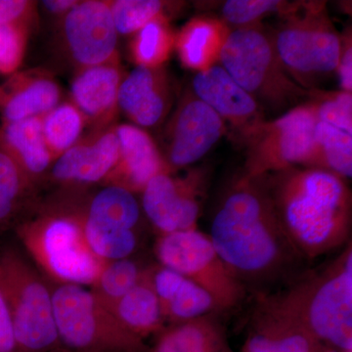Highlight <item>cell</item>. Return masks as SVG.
Segmentation results:
<instances>
[{"mask_svg":"<svg viewBox=\"0 0 352 352\" xmlns=\"http://www.w3.org/2000/svg\"><path fill=\"white\" fill-rule=\"evenodd\" d=\"M310 100L314 102L319 122L352 132L351 94L342 90L321 95L311 92Z\"/></svg>","mask_w":352,"mask_h":352,"instance_id":"cell-35","label":"cell"},{"mask_svg":"<svg viewBox=\"0 0 352 352\" xmlns=\"http://www.w3.org/2000/svg\"><path fill=\"white\" fill-rule=\"evenodd\" d=\"M151 265L141 281L120 298L112 311L126 330L144 340L150 336H156L166 326L150 277Z\"/></svg>","mask_w":352,"mask_h":352,"instance_id":"cell-26","label":"cell"},{"mask_svg":"<svg viewBox=\"0 0 352 352\" xmlns=\"http://www.w3.org/2000/svg\"><path fill=\"white\" fill-rule=\"evenodd\" d=\"M115 129L120 141V157L104 185L141 193L155 176L173 171L144 129L131 124H118Z\"/></svg>","mask_w":352,"mask_h":352,"instance_id":"cell-19","label":"cell"},{"mask_svg":"<svg viewBox=\"0 0 352 352\" xmlns=\"http://www.w3.org/2000/svg\"><path fill=\"white\" fill-rule=\"evenodd\" d=\"M285 68L305 89L337 71L342 41L321 2H294L272 32Z\"/></svg>","mask_w":352,"mask_h":352,"instance_id":"cell-7","label":"cell"},{"mask_svg":"<svg viewBox=\"0 0 352 352\" xmlns=\"http://www.w3.org/2000/svg\"><path fill=\"white\" fill-rule=\"evenodd\" d=\"M322 352H332V349H330V347H328V349H326L325 351H323Z\"/></svg>","mask_w":352,"mask_h":352,"instance_id":"cell-40","label":"cell"},{"mask_svg":"<svg viewBox=\"0 0 352 352\" xmlns=\"http://www.w3.org/2000/svg\"><path fill=\"white\" fill-rule=\"evenodd\" d=\"M80 214L85 240L100 258H126L140 243L141 206L122 187L104 185Z\"/></svg>","mask_w":352,"mask_h":352,"instance_id":"cell-11","label":"cell"},{"mask_svg":"<svg viewBox=\"0 0 352 352\" xmlns=\"http://www.w3.org/2000/svg\"><path fill=\"white\" fill-rule=\"evenodd\" d=\"M46 145L54 161L80 142L87 120L71 101L61 102L41 118Z\"/></svg>","mask_w":352,"mask_h":352,"instance_id":"cell-30","label":"cell"},{"mask_svg":"<svg viewBox=\"0 0 352 352\" xmlns=\"http://www.w3.org/2000/svg\"><path fill=\"white\" fill-rule=\"evenodd\" d=\"M344 352H352V351H344Z\"/></svg>","mask_w":352,"mask_h":352,"instance_id":"cell-41","label":"cell"},{"mask_svg":"<svg viewBox=\"0 0 352 352\" xmlns=\"http://www.w3.org/2000/svg\"><path fill=\"white\" fill-rule=\"evenodd\" d=\"M219 62L263 110H291L311 94L289 75L278 56L272 34L261 23L231 30Z\"/></svg>","mask_w":352,"mask_h":352,"instance_id":"cell-5","label":"cell"},{"mask_svg":"<svg viewBox=\"0 0 352 352\" xmlns=\"http://www.w3.org/2000/svg\"><path fill=\"white\" fill-rule=\"evenodd\" d=\"M32 186L15 160L0 145V229L10 223Z\"/></svg>","mask_w":352,"mask_h":352,"instance_id":"cell-31","label":"cell"},{"mask_svg":"<svg viewBox=\"0 0 352 352\" xmlns=\"http://www.w3.org/2000/svg\"><path fill=\"white\" fill-rule=\"evenodd\" d=\"M254 300L296 322L330 349L352 351L351 241L328 263Z\"/></svg>","mask_w":352,"mask_h":352,"instance_id":"cell-3","label":"cell"},{"mask_svg":"<svg viewBox=\"0 0 352 352\" xmlns=\"http://www.w3.org/2000/svg\"><path fill=\"white\" fill-rule=\"evenodd\" d=\"M0 145L15 160L32 185L55 162L44 139L41 118L3 124Z\"/></svg>","mask_w":352,"mask_h":352,"instance_id":"cell-24","label":"cell"},{"mask_svg":"<svg viewBox=\"0 0 352 352\" xmlns=\"http://www.w3.org/2000/svg\"><path fill=\"white\" fill-rule=\"evenodd\" d=\"M50 282V281H48ZM58 335L67 352H146L144 340L126 330L87 287L50 283Z\"/></svg>","mask_w":352,"mask_h":352,"instance_id":"cell-8","label":"cell"},{"mask_svg":"<svg viewBox=\"0 0 352 352\" xmlns=\"http://www.w3.org/2000/svg\"><path fill=\"white\" fill-rule=\"evenodd\" d=\"M116 126L95 132L58 157L51 166L53 180L62 184L91 185L105 182L120 157Z\"/></svg>","mask_w":352,"mask_h":352,"instance_id":"cell-17","label":"cell"},{"mask_svg":"<svg viewBox=\"0 0 352 352\" xmlns=\"http://www.w3.org/2000/svg\"><path fill=\"white\" fill-rule=\"evenodd\" d=\"M226 132V122L193 92H187L168 122L163 156L170 170L203 159Z\"/></svg>","mask_w":352,"mask_h":352,"instance_id":"cell-13","label":"cell"},{"mask_svg":"<svg viewBox=\"0 0 352 352\" xmlns=\"http://www.w3.org/2000/svg\"><path fill=\"white\" fill-rule=\"evenodd\" d=\"M38 20V4L30 0H0V25H20L32 29Z\"/></svg>","mask_w":352,"mask_h":352,"instance_id":"cell-36","label":"cell"},{"mask_svg":"<svg viewBox=\"0 0 352 352\" xmlns=\"http://www.w3.org/2000/svg\"><path fill=\"white\" fill-rule=\"evenodd\" d=\"M17 235L25 254L50 283L88 288L106 263L88 245L76 210H45L20 223Z\"/></svg>","mask_w":352,"mask_h":352,"instance_id":"cell-4","label":"cell"},{"mask_svg":"<svg viewBox=\"0 0 352 352\" xmlns=\"http://www.w3.org/2000/svg\"><path fill=\"white\" fill-rule=\"evenodd\" d=\"M31 30L25 25H0V75L10 76L19 72Z\"/></svg>","mask_w":352,"mask_h":352,"instance_id":"cell-34","label":"cell"},{"mask_svg":"<svg viewBox=\"0 0 352 352\" xmlns=\"http://www.w3.org/2000/svg\"><path fill=\"white\" fill-rule=\"evenodd\" d=\"M261 177L280 226L307 263L351 242V192L346 179L312 166Z\"/></svg>","mask_w":352,"mask_h":352,"instance_id":"cell-2","label":"cell"},{"mask_svg":"<svg viewBox=\"0 0 352 352\" xmlns=\"http://www.w3.org/2000/svg\"><path fill=\"white\" fill-rule=\"evenodd\" d=\"M61 102V87L47 69L17 72L0 85L3 124L43 118Z\"/></svg>","mask_w":352,"mask_h":352,"instance_id":"cell-20","label":"cell"},{"mask_svg":"<svg viewBox=\"0 0 352 352\" xmlns=\"http://www.w3.org/2000/svg\"><path fill=\"white\" fill-rule=\"evenodd\" d=\"M328 347L296 322L256 300L240 352H322Z\"/></svg>","mask_w":352,"mask_h":352,"instance_id":"cell-21","label":"cell"},{"mask_svg":"<svg viewBox=\"0 0 352 352\" xmlns=\"http://www.w3.org/2000/svg\"><path fill=\"white\" fill-rule=\"evenodd\" d=\"M338 75H339L340 85L342 91L351 94L352 89V48L351 39L346 38L344 43L342 44V51L339 64L337 68Z\"/></svg>","mask_w":352,"mask_h":352,"instance_id":"cell-38","label":"cell"},{"mask_svg":"<svg viewBox=\"0 0 352 352\" xmlns=\"http://www.w3.org/2000/svg\"><path fill=\"white\" fill-rule=\"evenodd\" d=\"M318 122L311 100L292 108L276 120H264L245 139L244 175L261 177L295 166H308Z\"/></svg>","mask_w":352,"mask_h":352,"instance_id":"cell-9","label":"cell"},{"mask_svg":"<svg viewBox=\"0 0 352 352\" xmlns=\"http://www.w3.org/2000/svg\"><path fill=\"white\" fill-rule=\"evenodd\" d=\"M221 314L168 324L146 352H235L229 344Z\"/></svg>","mask_w":352,"mask_h":352,"instance_id":"cell-23","label":"cell"},{"mask_svg":"<svg viewBox=\"0 0 352 352\" xmlns=\"http://www.w3.org/2000/svg\"><path fill=\"white\" fill-rule=\"evenodd\" d=\"M154 254L160 265L205 289L224 314L237 309L249 296L226 267L208 235L198 229L157 236Z\"/></svg>","mask_w":352,"mask_h":352,"instance_id":"cell-10","label":"cell"},{"mask_svg":"<svg viewBox=\"0 0 352 352\" xmlns=\"http://www.w3.org/2000/svg\"><path fill=\"white\" fill-rule=\"evenodd\" d=\"M308 166L332 171L347 179L352 175V132L318 122Z\"/></svg>","mask_w":352,"mask_h":352,"instance_id":"cell-28","label":"cell"},{"mask_svg":"<svg viewBox=\"0 0 352 352\" xmlns=\"http://www.w3.org/2000/svg\"><path fill=\"white\" fill-rule=\"evenodd\" d=\"M230 31L222 20L210 17L190 20L175 38V50L183 66L198 73L217 65Z\"/></svg>","mask_w":352,"mask_h":352,"instance_id":"cell-25","label":"cell"},{"mask_svg":"<svg viewBox=\"0 0 352 352\" xmlns=\"http://www.w3.org/2000/svg\"><path fill=\"white\" fill-rule=\"evenodd\" d=\"M149 266L135 256L106 261L89 289L102 305L113 311L120 298L144 277Z\"/></svg>","mask_w":352,"mask_h":352,"instance_id":"cell-27","label":"cell"},{"mask_svg":"<svg viewBox=\"0 0 352 352\" xmlns=\"http://www.w3.org/2000/svg\"><path fill=\"white\" fill-rule=\"evenodd\" d=\"M62 18L65 46L78 69L119 57V34L107 0H80Z\"/></svg>","mask_w":352,"mask_h":352,"instance_id":"cell-14","label":"cell"},{"mask_svg":"<svg viewBox=\"0 0 352 352\" xmlns=\"http://www.w3.org/2000/svg\"><path fill=\"white\" fill-rule=\"evenodd\" d=\"M150 277L166 325L210 314H224L210 294L179 273L155 263Z\"/></svg>","mask_w":352,"mask_h":352,"instance_id":"cell-22","label":"cell"},{"mask_svg":"<svg viewBox=\"0 0 352 352\" xmlns=\"http://www.w3.org/2000/svg\"><path fill=\"white\" fill-rule=\"evenodd\" d=\"M118 34L131 36L151 21L168 17L170 3L161 0H113L109 1Z\"/></svg>","mask_w":352,"mask_h":352,"instance_id":"cell-32","label":"cell"},{"mask_svg":"<svg viewBox=\"0 0 352 352\" xmlns=\"http://www.w3.org/2000/svg\"><path fill=\"white\" fill-rule=\"evenodd\" d=\"M210 173L208 168H189L152 178L141 192V208L159 235L198 229Z\"/></svg>","mask_w":352,"mask_h":352,"instance_id":"cell-12","label":"cell"},{"mask_svg":"<svg viewBox=\"0 0 352 352\" xmlns=\"http://www.w3.org/2000/svg\"><path fill=\"white\" fill-rule=\"evenodd\" d=\"M0 352H18L10 310L0 288Z\"/></svg>","mask_w":352,"mask_h":352,"instance_id":"cell-37","label":"cell"},{"mask_svg":"<svg viewBox=\"0 0 352 352\" xmlns=\"http://www.w3.org/2000/svg\"><path fill=\"white\" fill-rule=\"evenodd\" d=\"M194 94L245 139L264 122L263 109L220 65L198 72L192 82Z\"/></svg>","mask_w":352,"mask_h":352,"instance_id":"cell-16","label":"cell"},{"mask_svg":"<svg viewBox=\"0 0 352 352\" xmlns=\"http://www.w3.org/2000/svg\"><path fill=\"white\" fill-rule=\"evenodd\" d=\"M226 267L254 298L271 295L305 272L280 226L263 177L243 175L220 201L208 234Z\"/></svg>","mask_w":352,"mask_h":352,"instance_id":"cell-1","label":"cell"},{"mask_svg":"<svg viewBox=\"0 0 352 352\" xmlns=\"http://www.w3.org/2000/svg\"><path fill=\"white\" fill-rule=\"evenodd\" d=\"M281 0H228L222 4V21L236 28L258 24L266 16L273 13L280 15L292 6Z\"/></svg>","mask_w":352,"mask_h":352,"instance_id":"cell-33","label":"cell"},{"mask_svg":"<svg viewBox=\"0 0 352 352\" xmlns=\"http://www.w3.org/2000/svg\"><path fill=\"white\" fill-rule=\"evenodd\" d=\"M176 34L168 17H160L135 32L129 51L136 67L164 66L175 50Z\"/></svg>","mask_w":352,"mask_h":352,"instance_id":"cell-29","label":"cell"},{"mask_svg":"<svg viewBox=\"0 0 352 352\" xmlns=\"http://www.w3.org/2000/svg\"><path fill=\"white\" fill-rule=\"evenodd\" d=\"M0 288L18 352H67L58 335L50 282L25 252L13 247L0 252Z\"/></svg>","mask_w":352,"mask_h":352,"instance_id":"cell-6","label":"cell"},{"mask_svg":"<svg viewBox=\"0 0 352 352\" xmlns=\"http://www.w3.org/2000/svg\"><path fill=\"white\" fill-rule=\"evenodd\" d=\"M173 94V82L164 66L136 67L120 83L119 112L140 129L156 126L170 112Z\"/></svg>","mask_w":352,"mask_h":352,"instance_id":"cell-15","label":"cell"},{"mask_svg":"<svg viewBox=\"0 0 352 352\" xmlns=\"http://www.w3.org/2000/svg\"><path fill=\"white\" fill-rule=\"evenodd\" d=\"M78 1L80 0H44L41 2V6L48 13L63 17L78 3Z\"/></svg>","mask_w":352,"mask_h":352,"instance_id":"cell-39","label":"cell"},{"mask_svg":"<svg viewBox=\"0 0 352 352\" xmlns=\"http://www.w3.org/2000/svg\"><path fill=\"white\" fill-rule=\"evenodd\" d=\"M124 76L120 56L78 69L72 82L69 101L80 111L87 124L99 131L113 126L119 113L118 97Z\"/></svg>","mask_w":352,"mask_h":352,"instance_id":"cell-18","label":"cell"}]
</instances>
